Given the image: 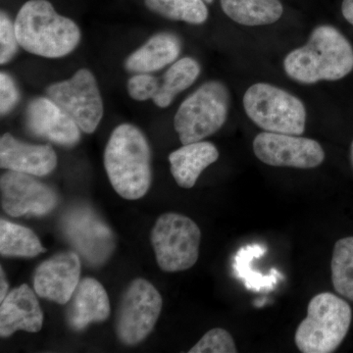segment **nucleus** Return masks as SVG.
<instances>
[{
    "label": "nucleus",
    "instance_id": "obj_15",
    "mask_svg": "<svg viewBox=\"0 0 353 353\" xmlns=\"http://www.w3.org/2000/svg\"><path fill=\"white\" fill-rule=\"evenodd\" d=\"M0 166L34 176L48 175L57 166V155L48 145H29L4 134L0 139Z\"/></svg>",
    "mask_w": 353,
    "mask_h": 353
},
{
    "label": "nucleus",
    "instance_id": "obj_1",
    "mask_svg": "<svg viewBox=\"0 0 353 353\" xmlns=\"http://www.w3.org/2000/svg\"><path fill=\"white\" fill-rule=\"evenodd\" d=\"M284 69L292 80L305 85L341 80L352 72L353 48L336 28L319 26L305 46L285 57Z\"/></svg>",
    "mask_w": 353,
    "mask_h": 353
},
{
    "label": "nucleus",
    "instance_id": "obj_30",
    "mask_svg": "<svg viewBox=\"0 0 353 353\" xmlns=\"http://www.w3.org/2000/svg\"><path fill=\"white\" fill-rule=\"evenodd\" d=\"M341 12L345 19L353 26V0H343Z\"/></svg>",
    "mask_w": 353,
    "mask_h": 353
},
{
    "label": "nucleus",
    "instance_id": "obj_27",
    "mask_svg": "<svg viewBox=\"0 0 353 353\" xmlns=\"http://www.w3.org/2000/svg\"><path fill=\"white\" fill-rule=\"evenodd\" d=\"M15 24L3 11L0 16V64L10 62L15 57L19 46Z\"/></svg>",
    "mask_w": 353,
    "mask_h": 353
},
{
    "label": "nucleus",
    "instance_id": "obj_19",
    "mask_svg": "<svg viewBox=\"0 0 353 353\" xmlns=\"http://www.w3.org/2000/svg\"><path fill=\"white\" fill-rule=\"evenodd\" d=\"M181 50L182 43L178 37L170 32H160L127 58L125 68L131 73H153L173 64Z\"/></svg>",
    "mask_w": 353,
    "mask_h": 353
},
{
    "label": "nucleus",
    "instance_id": "obj_26",
    "mask_svg": "<svg viewBox=\"0 0 353 353\" xmlns=\"http://www.w3.org/2000/svg\"><path fill=\"white\" fill-rule=\"evenodd\" d=\"M190 353H236V343L233 336L226 330L215 328L210 330L194 345Z\"/></svg>",
    "mask_w": 353,
    "mask_h": 353
},
{
    "label": "nucleus",
    "instance_id": "obj_16",
    "mask_svg": "<svg viewBox=\"0 0 353 353\" xmlns=\"http://www.w3.org/2000/svg\"><path fill=\"white\" fill-rule=\"evenodd\" d=\"M43 313L38 299L28 285L11 290L0 306V336L7 338L15 332L38 333L43 328Z\"/></svg>",
    "mask_w": 353,
    "mask_h": 353
},
{
    "label": "nucleus",
    "instance_id": "obj_18",
    "mask_svg": "<svg viewBox=\"0 0 353 353\" xmlns=\"http://www.w3.org/2000/svg\"><path fill=\"white\" fill-rule=\"evenodd\" d=\"M219 152L212 143L196 141L183 145L169 155L170 170L178 185L190 189L208 166L217 161Z\"/></svg>",
    "mask_w": 353,
    "mask_h": 353
},
{
    "label": "nucleus",
    "instance_id": "obj_6",
    "mask_svg": "<svg viewBox=\"0 0 353 353\" xmlns=\"http://www.w3.org/2000/svg\"><path fill=\"white\" fill-rule=\"evenodd\" d=\"M246 115L264 132L301 136L306 109L296 95L266 83H257L243 95Z\"/></svg>",
    "mask_w": 353,
    "mask_h": 353
},
{
    "label": "nucleus",
    "instance_id": "obj_20",
    "mask_svg": "<svg viewBox=\"0 0 353 353\" xmlns=\"http://www.w3.org/2000/svg\"><path fill=\"white\" fill-rule=\"evenodd\" d=\"M228 17L243 26L274 24L282 17L284 8L280 0H220Z\"/></svg>",
    "mask_w": 353,
    "mask_h": 353
},
{
    "label": "nucleus",
    "instance_id": "obj_10",
    "mask_svg": "<svg viewBox=\"0 0 353 353\" xmlns=\"http://www.w3.org/2000/svg\"><path fill=\"white\" fill-rule=\"evenodd\" d=\"M253 152L260 161L274 167L312 169L325 160L324 150L314 139L278 132L257 134Z\"/></svg>",
    "mask_w": 353,
    "mask_h": 353
},
{
    "label": "nucleus",
    "instance_id": "obj_34",
    "mask_svg": "<svg viewBox=\"0 0 353 353\" xmlns=\"http://www.w3.org/2000/svg\"><path fill=\"white\" fill-rule=\"evenodd\" d=\"M203 1L205 2V3L210 4L212 3L213 0H203Z\"/></svg>",
    "mask_w": 353,
    "mask_h": 353
},
{
    "label": "nucleus",
    "instance_id": "obj_14",
    "mask_svg": "<svg viewBox=\"0 0 353 353\" xmlns=\"http://www.w3.org/2000/svg\"><path fill=\"white\" fill-rule=\"evenodd\" d=\"M26 126L32 134L63 146L77 145L80 127L50 97L32 99L26 110Z\"/></svg>",
    "mask_w": 353,
    "mask_h": 353
},
{
    "label": "nucleus",
    "instance_id": "obj_4",
    "mask_svg": "<svg viewBox=\"0 0 353 353\" xmlns=\"http://www.w3.org/2000/svg\"><path fill=\"white\" fill-rule=\"evenodd\" d=\"M350 304L332 292H322L309 301L307 316L297 327L294 341L303 353L336 352L352 324Z\"/></svg>",
    "mask_w": 353,
    "mask_h": 353
},
{
    "label": "nucleus",
    "instance_id": "obj_3",
    "mask_svg": "<svg viewBox=\"0 0 353 353\" xmlns=\"http://www.w3.org/2000/svg\"><path fill=\"white\" fill-rule=\"evenodd\" d=\"M14 24L21 48L38 57H66L81 41L78 25L58 14L48 0L26 2Z\"/></svg>",
    "mask_w": 353,
    "mask_h": 353
},
{
    "label": "nucleus",
    "instance_id": "obj_13",
    "mask_svg": "<svg viewBox=\"0 0 353 353\" xmlns=\"http://www.w3.org/2000/svg\"><path fill=\"white\" fill-rule=\"evenodd\" d=\"M81 261L73 252L58 253L37 268L34 290L39 296L59 304L71 301L80 283Z\"/></svg>",
    "mask_w": 353,
    "mask_h": 353
},
{
    "label": "nucleus",
    "instance_id": "obj_29",
    "mask_svg": "<svg viewBox=\"0 0 353 353\" xmlns=\"http://www.w3.org/2000/svg\"><path fill=\"white\" fill-rule=\"evenodd\" d=\"M19 90L13 79L8 74H0V112L1 116L7 115L19 101Z\"/></svg>",
    "mask_w": 353,
    "mask_h": 353
},
{
    "label": "nucleus",
    "instance_id": "obj_9",
    "mask_svg": "<svg viewBox=\"0 0 353 353\" xmlns=\"http://www.w3.org/2000/svg\"><path fill=\"white\" fill-rule=\"evenodd\" d=\"M162 309V297L145 279H136L127 288L119 311L116 331L124 345L141 343L152 333Z\"/></svg>",
    "mask_w": 353,
    "mask_h": 353
},
{
    "label": "nucleus",
    "instance_id": "obj_21",
    "mask_svg": "<svg viewBox=\"0 0 353 353\" xmlns=\"http://www.w3.org/2000/svg\"><path fill=\"white\" fill-rule=\"evenodd\" d=\"M201 74V66L194 58L183 57L174 62L160 80V87L152 101L158 108L170 106L175 97L189 88Z\"/></svg>",
    "mask_w": 353,
    "mask_h": 353
},
{
    "label": "nucleus",
    "instance_id": "obj_23",
    "mask_svg": "<svg viewBox=\"0 0 353 353\" xmlns=\"http://www.w3.org/2000/svg\"><path fill=\"white\" fill-rule=\"evenodd\" d=\"M266 250V246L255 243L243 246L234 256V274L240 280L243 281L248 290L254 292H270L281 277V274L276 270H271L269 275L265 276L252 268V260L262 256Z\"/></svg>",
    "mask_w": 353,
    "mask_h": 353
},
{
    "label": "nucleus",
    "instance_id": "obj_25",
    "mask_svg": "<svg viewBox=\"0 0 353 353\" xmlns=\"http://www.w3.org/2000/svg\"><path fill=\"white\" fill-rule=\"evenodd\" d=\"M331 270L334 290L353 303V236L336 241Z\"/></svg>",
    "mask_w": 353,
    "mask_h": 353
},
{
    "label": "nucleus",
    "instance_id": "obj_17",
    "mask_svg": "<svg viewBox=\"0 0 353 353\" xmlns=\"http://www.w3.org/2000/svg\"><path fill=\"white\" fill-rule=\"evenodd\" d=\"M70 301L68 323L75 331H82L90 323L105 321L110 315L108 292L95 279L80 281Z\"/></svg>",
    "mask_w": 353,
    "mask_h": 353
},
{
    "label": "nucleus",
    "instance_id": "obj_22",
    "mask_svg": "<svg viewBox=\"0 0 353 353\" xmlns=\"http://www.w3.org/2000/svg\"><path fill=\"white\" fill-rule=\"evenodd\" d=\"M46 252L37 234L29 228L1 219L0 252L3 256L36 257Z\"/></svg>",
    "mask_w": 353,
    "mask_h": 353
},
{
    "label": "nucleus",
    "instance_id": "obj_32",
    "mask_svg": "<svg viewBox=\"0 0 353 353\" xmlns=\"http://www.w3.org/2000/svg\"><path fill=\"white\" fill-rule=\"evenodd\" d=\"M265 301H266V299H260V301H255L254 305L257 306V307H261V306L264 305Z\"/></svg>",
    "mask_w": 353,
    "mask_h": 353
},
{
    "label": "nucleus",
    "instance_id": "obj_2",
    "mask_svg": "<svg viewBox=\"0 0 353 353\" xmlns=\"http://www.w3.org/2000/svg\"><path fill=\"white\" fill-rule=\"evenodd\" d=\"M104 167L123 199L134 201L145 196L152 181V150L138 127L122 124L113 130L104 152Z\"/></svg>",
    "mask_w": 353,
    "mask_h": 353
},
{
    "label": "nucleus",
    "instance_id": "obj_28",
    "mask_svg": "<svg viewBox=\"0 0 353 353\" xmlns=\"http://www.w3.org/2000/svg\"><path fill=\"white\" fill-rule=\"evenodd\" d=\"M159 87V79L148 73L136 74L128 81V92L137 101L153 99Z\"/></svg>",
    "mask_w": 353,
    "mask_h": 353
},
{
    "label": "nucleus",
    "instance_id": "obj_24",
    "mask_svg": "<svg viewBox=\"0 0 353 353\" xmlns=\"http://www.w3.org/2000/svg\"><path fill=\"white\" fill-rule=\"evenodd\" d=\"M145 4L152 12L169 20L201 25L208 18L203 0H145Z\"/></svg>",
    "mask_w": 353,
    "mask_h": 353
},
{
    "label": "nucleus",
    "instance_id": "obj_5",
    "mask_svg": "<svg viewBox=\"0 0 353 353\" xmlns=\"http://www.w3.org/2000/svg\"><path fill=\"white\" fill-rule=\"evenodd\" d=\"M231 94L224 83H203L183 101L174 118V127L183 145L201 141L226 123Z\"/></svg>",
    "mask_w": 353,
    "mask_h": 353
},
{
    "label": "nucleus",
    "instance_id": "obj_8",
    "mask_svg": "<svg viewBox=\"0 0 353 353\" xmlns=\"http://www.w3.org/2000/svg\"><path fill=\"white\" fill-rule=\"evenodd\" d=\"M46 94L85 134H92L99 127L103 117V101L90 70H79L68 80L52 83L46 90Z\"/></svg>",
    "mask_w": 353,
    "mask_h": 353
},
{
    "label": "nucleus",
    "instance_id": "obj_31",
    "mask_svg": "<svg viewBox=\"0 0 353 353\" xmlns=\"http://www.w3.org/2000/svg\"><path fill=\"white\" fill-rule=\"evenodd\" d=\"M0 274H1V278H0V301H3L6 299L7 294H8V283H7L6 275H4L3 269H0Z\"/></svg>",
    "mask_w": 353,
    "mask_h": 353
},
{
    "label": "nucleus",
    "instance_id": "obj_33",
    "mask_svg": "<svg viewBox=\"0 0 353 353\" xmlns=\"http://www.w3.org/2000/svg\"><path fill=\"white\" fill-rule=\"evenodd\" d=\"M350 160H352V164L353 167V141L352 143V148H350Z\"/></svg>",
    "mask_w": 353,
    "mask_h": 353
},
{
    "label": "nucleus",
    "instance_id": "obj_11",
    "mask_svg": "<svg viewBox=\"0 0 353 353\" xmlns=\"http://www.w3.org/2000/svg\"><path fill=\"white\" fill-rule=\"evenodd\" d=\"M1 206L13 217L48 214L58 203L57 192L32 175L8 170L0 179Z\"/></svg>",
    "mask_w": 353,
    "mask_h": 353
},
{
    "label": "nucleus",
    "instance_id": "obj_12",
    "mask_svg": "<svg viewBox=\"0 0 353 353\" xmlns=\"http://www.w3.org/2000/svg\"><path fill=\"white\" fill-rule=\"evenodd\" d=\"M63 227L70 241L90 263H103L114 248L112 232L92 210L78 208L65 216Z\"/></svg>",
    "mask_w": 353,
    "mask_h": 353
},
{
    "label": "nucleus",
    "instance_id": "obj_7",
    "mask_svg": "<svg viewBox=\"0 0 353 353\" xmlns=\"http://www.w3.org/2000/svg\"><path fill=\"white\" fill-rule=\"evenodd\" d=\"M201 241V229L190 218L178 213L160 216L152 232L158 266L169 273L192 268L199 259Z\"/></svg>",
    "mask_w": 353,
    "mask_h": 353
}]
</instances>
